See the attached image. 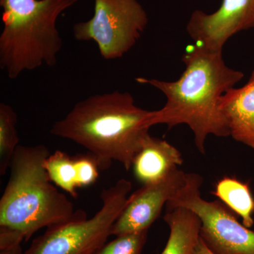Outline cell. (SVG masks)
<instances>
[{"mask_svg": "<svg viewBox=\"0 0 254 254\" xmlns=\"http://www.w3.org/2000/svg\"><path fill=\"white\" fill-rule=\"evenodd\" d=\"M182 62L185 69L176 81L141 77L136 81L154 87L166 98L163 108L151 111L150 127L165 125L171 128L187 125L193 132L195 146L204 154L209 136H230L219 103L222 95L235 88L245 74L227 66L222 52L209 50L198 43L187 47Z\"/></svg>", "mask_w": 254, "mask_h": 254, "instance_id": "cell-1", "label": "cell"}, {"mask_svg": "<svg viewBox=\"0 0 254 254\" xmlns=\"http://www.w3.org/2000/svg\"><path fill=\"white\" fill-rule=\"evenodd\" d=\"M151 111L137 106L128 92L115 91L81 100L53 124V136L70 140L94 155L100 170L114 160L127 171L149 135Z\"/></svg>", "mask_w": 254, "mask_h": 254, "instance_id": "cell-2", "label": "cell"}, {"mask_svg": "<svg viewBox=\"0 0 254 254\" xmlns=\"http://www.w3.org/2000/svg\"><path fill=\"white\" fill-rule=\"evenodd\" d=\"M46 145H18L9 182L0 200V227L21 232L25 242L43 228L71 220L72 203L52 184L44 162Z\"/></svg>", "mask_w": 254, "mask_h": 254, "instance_id": "cell-3", "label": "cell"}, {"mask_svg": "<svg viewBox=\"0 0 254 254\" xmlns=\"http://www.w3.org/2000/svg\"><path fill=\"white\" fill-rule=\"evenodd\" d=\"M78 0H0V67L11 79L43 65L55 66L63 48L60 14Z\"/></svg>", "mask_w": 254, "mask_h": 254, "instance_id": "cell-4", "label": "cell"}, {"mask_svg": "<svg viewBox=\"0 0 254 254\" xmlns=\"http://www.w3.org/2000/svg\"><path fill=\"white\" fill-rule=\"evenodd\" d=\"M131 182L122 179L102 192L103 205L91 218L78 210L71 220L48 227L23 254H94L106 243L112 227L122 213Z\"/></svg>", "mask_w": 254, "mask_h": 254, "instance_id": "cell-5", "label": "cell"}, {"mask_svg": "<svg viewBox=\"0 0 254 254\" xmlns=\"http://www.w3.org/2000/svg\"><path fill=\"white\" fill-rule=\"evenodd\" d=\"M148 23L138 0H94L93 17L76 23L73 36L78 41H94L103 59L117 60L136 44Z\"/></svg>", "mask_w": 254, "mask_h": 254, "instance_id": "cell-6", "label": "cell"}, {"mask_svg": "<svg viewBox=\"0 0 254 254\" xmlns=\"http://www.w3.org/2000/svg\"><path fill=\"white\" fill-rule=\"evenodd\" d=\"M203 178L188 173L185 186L166 204V209L183 207L199 218L200 237L215 254H254V232L241 224L227 206L218 200L202 198Z\"/></svg>", "mask_w": 254, "mask_h": 254, "instance_id": "cell-7", "label": "cell"}, {"mask_svg": "<svg viewBox=\"0 0 254 254\" xmlns=\"http://www.w3.org/2000/svg\"><path fill=\"white\" fill-rule=\"evenodd\" d=\"M188 173L178 168L165 177L143 187L131 193L120 216L112 227L111 235L148 230L158 218L164 205L186 185Z\"/></svg>", "mask_w": 254, "mask_h": 254, "instance_id": "cell-8", "label": "cell"}, {"mask_svg": "<svg viewBox=\"0 0 254 254\" xmlns=\"http://www.w3.org/2000/svg\"><path fill=\"white\" fill-rule=\"evenodd\" d=\"M254 28V0H222L213 13L195 10L187 31L195 43L209 50L222 52L232 36Z\"/></svg>", "mask_w": 254, "mask_h": 254, "instance_id": "cell-9", "label": "cell"}, {"mask_svg": "<svg viewBox=\"0 0 254 254\" xmlns=\"http://www.w3.org/2000/svg\"><path fill=\"white\" fill-rule=\"evenodd\" d=\"M219 103L230 136L254 150V69L244 86L229 90Z\"/></svg>", "mask_w": 254, "mask_h": 254, "instance_id": "cell-10", "label": "cell"}, {"mask_svg": "<svg viewBox=\"0 0 254 254\" xmlns=\"http://www.w3.org/2000/svg\"><path fill=\"white\" fill-rule=\"evenodd\" d=\"M183 163L181 153L168 141L148 135L132 163L133 173L143 185L153 183Z\"/></svg>", "mask_w": 254, "mask_h": 254, "instance_id": "cell-11", "label": "cell"}, {"mask_svg": "<svg viewBox=\"0 0 254 254\" xmlns=\"http://www.w3.org/2000/svg\"><path fill=\"white\" fill-rule=\"evenodd\" d=\"M164 220L170 236L160 254H193L200 239L201 222L191 210L183 207L166 209Z\"/></svg>", "mask_w": 254, "mask_h": 254, "instance_id": "cell-12", "label": "cell"}, {"mask_svg": "<svg viewBox=\"0 0 254 254\" xmlns=\"http://www.w3.org/2000/svg\"><path fill=\"white\" fill-rule=\"evenodd\" d=\"M213 193L227 208L240 215L245 227L253 226L254 198L248 184L236 177H225L217 182Z\"/></svg>", "mask_w": 254, "mask_h": 254, "instance_id": "cell-13", "label": "cell"}, {"mask_svg": "<svg viewBox=\"0 0 254 254\" xmlns=\"http://www.w3.org/2000/svg\"><path fill=\"white\" fill-rule=\"evenodd\" d=\"M44 168L52 182L73 198H77V168L74 156L56 150L45 160Z\"/></svg>", "mask_w": 254, "mask_h": 254, "instance_id": "cell-14", "label": "cell"}, {"mask_svg": "<svg viewBox=\"0 0 254 254\" xmlns=\"http://www.w3.org/2000/svg\"><path fill=\"white\" fill-rule=\"evenodd\" d=\"M17 115L9 105L0 104V175L4 176L10 167L17 148L19 138L17 129Z\"/></svg>", "mask_w": 254, "mask_h": 254, "instance_id": "cell-15", "label": "cell"}, {"mask_svg": "<svg viewBox=\"0 0 254 254\" xmlns=\"http://www.w3.org/2000/svg\"><path fill=\"white\" fill-rule=\"evenodd\" d=\"M148 230L116 236L105 243L94 254H141L146 243Z\"/></svg>", "mask_w": 254, "mask_h": 254, "instance_id": "cell-16", "label": "cell"}, {"mask_svg": "<svg viewBox=\"0 0 254 254\" xmlns=\"http://www.w3.org/2000/svg\"><path fill=\"white\" fill-rule=\"evenodd\" d=\"M77 168L78 188L88 187L94 184L99 177V165L97 159L91 153L74 156Z\"/></svg>", "mask_w": 254, "mask_h": 254, "instance_id": "cell-17", "label": "cell"}, {"mask_svg": "<svg viewBox=\"0 0 254 254\" xmlns=\"http://www.w3.org/2000/svg\"><path fill=\"white\" fill-rule=\"evenodd\" d=\"M24 237L21 232L0 227V254H23L21 243Z\"/></svg>", "mask_w": 254, "mask_h": 254, "instance_id": "cell-18", "label": "cell"}, {"mask_svg": "<svg viewBox=\"0 0 254 254\" xmlns=\"http://www.w3.org/2000/svg\"><path fill=\"white\" fill-rule=\"evenodd\" d=\"M215 254L211 251L209 250L208 247L205 245L204 242L201 238L198 240V243H197L196 247H195L194 254Z\"/></svg>", "mask_w": 254, "mask_h": 254, "instance_id": "cell-19", "label": "cell"}]
</instances>
